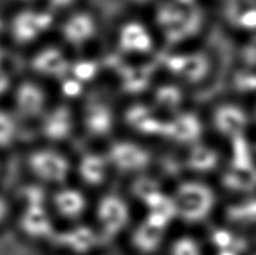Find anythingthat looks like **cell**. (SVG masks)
I'll use <instances>...</instances> for the list:
<instances>
[{
  "instance_id": "1",
  "label": "cell",
  "mask_w": 256,
  "mask_h": 255,
  "mask_svg": "<svg viewBox=\"0 0 256 255\" xmlns=\"http://www.w3.org/2000/svg\"><path fill=\"white\" fill-rule=\"evenodd\" d=\"M130 208L120 194H104L94 204V226L102 243L116 238L130 222Z\"/></svg>"
},
{
  "instance_id": "2",
  "label": "cell",
  "mask_w": 256,
  "mask_h": 255,
  "mask_svg": "<svg viewBox=\"0 0 256 255\" xmlns=\"http://www.w3.org/2000/svg\"><path fill=\"white\" fill-rule=\"evenodd\" d=\"M27 166L34 181L45 188L56 189L68 184L72 166L66 156L51 148H40L32 152L27 158Z\"/></svg>"
},
{
  "instance_id": "3",
  "label": "cell",
  "mask_w": 256,
  "mask_h": 255,
  "mask_svg": "<svg viewBox=\"0 0 256 255\" xmlns=\"http://www.w3.org/2000/svg\"><path fill=\"white\" fill-rule=\"evenodd\" d=\"M178 216L188 222L204 220L214 204V194L209 186L196 182H186L178 188L174 197Z\"/></svg>"
},
{
  "instance_id": "4",
  "label": "cell",
  "mask_w": 256,
  "mask_h": 255,
  "mask_svg": "<svg viewBox=\"0 0 256 255\" xmlns=\"http://www.w3.org/2000/svg\"><path fill=\"white\" fill-rule=\"evenodd\" d=\"M102 243V238L94 225L79 222L63 230L58 228L50 244L70 255H92Z\"/></svg>"
},
{
  "instance_id": "5",
  "label": "cell",
  "mask_w": 256,
  "mask_h": 255,
  "mask_svg": "<svg viewBox=\"0 0 256 255\" xmlns=\"http://www.w3.org/2000/svg\"><path fill=\"white\" fill-rule=\"evenodd\" d=\"M48 206L54 217H58L68 224H74L82 220L91 204L84 188L66 184L52 189Z\"/></svg>"
},
{
  "instance_id": "6",
  "label": "cell",
  "mask_w": 256,
  "mask_h": 255,
  "mask_svg": "<svg viewBox=\"0 0 256 255\" xmlns=\"http://www.w3.org/2000/svg\"><path fill=\"white\" fill-rule=\"evenodd\" d=\"M18 228L28 240L35 242L51 243L58 228L48 204L20 206Z\"/></svg>"
},
{
  "instance_id": "7",
  "label": "cell",
  "mask_w": 256,
  "mask_h": 255,
  "mask_svg": "<svg viewBox=\"0 0 256 255\" xmlns=\"http://www.w3.org/2000/svg\"><path fill=\"white\" fill-rule=\"evenodd\" d=\"M52 24L53 16L51 12L24 10L14 18L12 36L18 43H30L51 28Z\"/></svg>"
},
{
  "instance_id": "8",
  "label": "cell",
  "mask_w": 256,
  "mask_h": 255,
  "mask_svg": "<svg viewBox=\"0 0 256 255\" xmlns=\"http://www.w3.org/2000/svg\"><path fill=\"white\" fill-rule=\"evenodd\" d=\"M106 156L110 166L122 172L140 171L150 163L148 152L128 142L114 143L108 150Z\"/></svg>"
},
{
  "instance_id": "9",
  "label": "cell",
  "mask_w": 256,
  "mask_h": 255,
  "mask_svg": "<svg viewBox=\"0 0 256 255\" xmlns=\"http://www.w3.org/2000/svg\"><path fill=\"white\" fill-rule=\"evenodd\" d=\"M109 164L106 156L89 152L80 158L76 166V174L84 189H98L108 179Z\"/></svg>"
},
{
  "instance_id": "10",
  "label": "cell",
  "mask_w": 256,
  "mask_h": 255,
  "mask_svg": "<svg viewBox=\"0 0 256 255\" xmlns=\"http://www.w3.org/2000/svg\"><path fill=\"white\" fill-rule=\"evenodd\" d=\"M33 69L38 74L52 76V78H64L70 72V63L60 50L48 48L40 51L32 61Z\"/></svg>"
},
{
  "instance_id": "11",
  "label": "cell",
  "mask_w": 256,
  "mask_h": 255,
  "mask_svg": "<svg viewBox=\"0 0 256 255\" xmlns=\"http://www.w3.org/2000/svg\"><path fill=\"white\" fill-rule=\"evenodd\" d=\"M73 120L70 109L60 106L54 108L44 117L42 122V133L48 140L62 142L70 136Z\"/></svg>"
},
{
  "instance_id": "12",
  "label": "cell",
  "mask_w": 256,
  "mask_h": 255,
  "mask_svg": "<svg viewBox=\"0 0 256 255\" xmlns=\"http://www.w3.org/2000/svg\"><path fill=\"white\" fill-rule=\"evenodd\" d=\"M96 28L97 25L92 16L86 12H78L64 22L63 36L70 44L80 46L94 38Z\"/></svg>"
},
{
  "instance_id": "13",
  "label": "cell",
  "mask_w": 256,
  "mask_h": 255,
  "mask_svg": "<svg viewBox=\"0 0 256 255\" xmlns=\"http://www.w3.org/2000/svg\"><path fill=\"white\" fill-rule=\"evenodd\" d=\"M15 102L20 114L26 117H35L43 110L45 96L38 86L32 82H24L18 86Z\"/></svg>"
},
{
  "instance_id": "14",
  "label": "cell",
  "mask_w": 256,
  "mask_h": 255,
  "mask_svg": "<svg viewBox=\"0 0 256 255\" xmlns=\"http://www.w3.org/2000/svg\"><path fill=\"white\" fill-rule=\"evenodd\" d=\"M84 125L86 130L94 136H104L112 127V114L107 104L94 102L88 104L84 112Z\"/></svg>"
},
{
  "instance_id": "15",
  "label": "cell",
  "mask_w": 256,
  "mask_h": 255,
  "mask_svg": "<svg viewBox=\"0 0 256 255\" xmlns=\"http://www.w3.org/2000/svg\"><path fill=\"white\" fill-rule=\"evenodd\" d=\"M164 230L145 220L136 227L132 235V244L140 253H153L163 238Z\"/></svg>"
},
{
  "instance_id": "16",
  "label": "cell",
  "mask_w": 256,
  "mask_h": 255,
  "mask_svg": "<svg viewBox=\"0 0 256 255\" xmlns=\"http://www.w3.org/2000/svg\"><path fill=\"white\" fill-rule=\"evenodd\" d=\"M224 186L235 191H252L256 188V169L253 166L236 168L224 176Z\"/></svg>"
},
{
  "instance_id": "17",
  "label": "cell",
  "mask_w": 256,
  "mask_h": 255,
  "mask_svg": "<svg viewBox=\"0 0 256 255\" xmlns=\"http://www.w3.org/2000/svg\"><path fill=\"white\" fill-rule=\"evenodd\" d=\"M148 36L142 26L130 24L122 30L120 44L127 51H144L148 48Z\"/></svg>"
},
{
  "instance_id": "18",
  "label": "cell",
  "mask_w": 256,
  "mask_h": 255,
  "mask_svg": "<svg viewBox=\"0 0 256 255\" xmlns=\"http://www.w3.org/2000/svg\"><path fill=\"white\" fill-rule=\"evenodd\" d=\"M143 202L150 209V212L158 214V215L162 216L168 222L176 216H178L174 200L171 199L170 197H166L161 191H158V192L150 194Z\"/></svg>"
},
{
  "instance_id": "19",
  "label": "cell",
  "mask_w": 256,
  "mask_h": 255,
  "mask_svg": "<svg viewBox=\"0 0 256 255\" xmlns=\"http://www.w3.org/2000/svg\"><path fill=\"white\" fill-rule=\"evenodd\" d=\"M218 162L216 153L212 150L198 148L194 150L189 158V166L191 169L196 171H208L214 169Z\"/></svg>"
},
{
  "instance_id": "20",
  "label": "cell",
  "mask_w": 256,
  "mask_h": 255,
  "mask_svg": "<svg viewBox=\"0 0 256 255\" xmlns=\"http://www.w3.org/2000/svg\"><path fill=\"white\" fill-rule=\"evenodd\" d=\"M16 136V122L9 114L0 110V148H7Z\"/></svg>"
},
{
  "instance_id": "21",
  "label": "cell",
  "mask_w": 256,
  "mask_h": 255,
  "mask_svg": "<svg viewBox=\"0 0 256 255\" xmlns=\"http://www.w3.org/2000/svg\"><path fill=\"white\" fill-rule=\"evenodd\" d=\"M158 191H160L158 182L146 176L138 178L132 186V194L142 202H144L146 198L150 197V194L158 192Z\"/></svg>"
},
{
  "instance_id": "22",
  "label": "cell",
  "mask_w": 256,
  "mask_h": 255,
  "mask_svg": "<svg viewBox=\"0 0 256 255\" xmlns=\"http://www.w3.org/2000/svg\"><path fill=\"white\" fill-rule=\"evenodd\" d=\"M73 78L79 80L80 82H86L90 81L97 74V66L92 61H79L74 66L70 68Z\"/></svg>"
},
{
  "instance_id": "23",
  "label": "cell",
  "mask_w": 256,
  "mask_h": 255,
  "mask_svg": "<svg viewBox=\"0 0 256 255\" xmlns=\"http://www.w3.org/2000/svg\"><path fill=\"white\" fill-rule=\"evenodd\" d=\"M244 124L242 114L237 110H224L220 115V128L225 132H235Z\"/></svg>"
},
{
  "instance_id": "24",
  "label": "cell",
  "mask_w": 256,
  "mask_h": 255,
  "mask_svg": "<svg viewBox=\"0 0 256 255\" xmlns=\"http://www.w3.org/2000/svg\"><path fill=\"white\" fill-rule=\"evenodd\" d=\"M171 255H201V251L194 240L184 238L176 240L171 250Z\"/></svg>"
},
{
  "instance_id": "25",
  "label": "cell",
  "mask_w": 256,
  "mask_h": 255,
  "mask_svg": "<svg viewBox=\"0 0 256 255\" xmlns=\"http://www.w3.org/2000/svg\"><path fill=\"white\" fill-rule=\"evenodd\" d=\"M232 220H256V202H250L245 206L230 208L228 214Z\"/></svg>"
},
{
  "instance_id": "26",
  "label": "cell",
  "mask_w": 256,
  "mask_h": 255,
  "mask_svg": "<svg viewBox=\"0 0 256 255\" xmlns=\"http://www.w3.org/2000/svg\"><path fill=\"white\" fill-rule=\"evenodd\" d=\"M62 91L66 97H79L82 92V82L73 76L64 79L62 82Z\"/></svg>"
},
{
  "instance_id": "27",
  "label": "cell",
  "mask_w": 256,
  "mask_h": 255,
  "mask_svg": "<svg viewBox=\"0 0 256 255\" xmlns=\"http://www.w3.org/2000/svg\"><path fill=\"white\" fill-rule=\"evenodd\" d=\"M12 212V204L9 199L0 194V228L6 224L7 220Z\"/></svg>"
},
{
  "instance_id": "28",
  "label": "cell",
  "mask_w": 256,
  "mask_h": 255,
  "mask_svg": "<svg viewBox=\"0 0 256 255\" xmlns=\"http://www.w3.org/2000/svg\"><path fill=\"white\" fill-rule=\"evenodd\" d=\"M214 244L218 245L219 248H226L228 245L232 243V236L230 233H227V232L220 230V232H217V233H214Z\"/></svg>"
},
{
  "instance_id": "29",
  "label": "cell",
  "mask_w": 256,
  "mask_h": 255,
  "mask_svg": "<svg viewBox=\"0 0 256 255\" xmlns=\"http://www.w3.org/2000/svg\"><path fill=\"white\" fill-rule=\"evenodd\" d=\"M9 86V78L4 70H0V94H4Z\"/></svg>"
},
{
  "instance_id": "30",
  "label": "cell",
  "mask_w": 256,
  "mask_h": 255,
  "mask_svg": "<svg viewBox=\"0 0 256 255\" xmlns=\"http://www.w3.org/2000/svg\"><path fill=\"white\" fill-rule=\"evenodd\" d=\"M74 2V0H50L52 7L54 8H66Z\"/></svg>"
},
{
  "instance_id": "31",
  "label": "cell",
  "mask_w": 256,
  "mask_h": 255,
  "mask_svg": "<svg viewBox=\"0 0 256 255\" xmlns=\"http://www.w3.org/2000/svg\"><path fill=\"white\" fill-rule=\"evenodd\" d=\"M2 32H4V22L2 20V18H0V36H2Z\"/></svg>"
},
{
  "instance_id": "32",
  "label": "cell",
  "mask_w": 256,
  "mask_h": 255,
  "mask_svg": "<svg viewBox=\"0 0 256 255\" xmlns=\"http://www.w3.org/2000/svg\"><path fill=\"white\" fill-rule=\"evenodd\" d=\"M2 51H0V70H2Z\"/></svg>"
},
{
  "instance_id": "33",
  "label": "cell",
  "mask_w": 256,
  "mask_h": 255,
  "mask_svg": "<svg viewBox=\"0 0 256 255\" xmlns=\"http://www.w3.org/2000/svg\"><path fill=\"white\" fill-rule=\"evenodd\" d=\"M220 255H234V254H232V253L230 252V251H222V253Z\"/></svg>"
}]
</instances>
